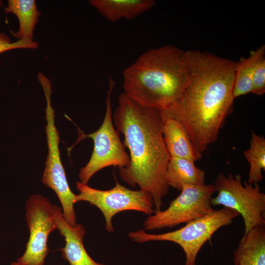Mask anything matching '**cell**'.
Here are the masks:
<instances>
[{
	"label": "cell",
	"mask_w": 265,
	"mask_h": 265,
	"mask_svg": "<svg viewBox=\"0 0 265 265\" xmlns=\"http://www.w3.org/2000/svg\"><path fill=\"white\" fill-rule=\"evenodd\" d=\"M162 119L163 139L170 157L186 159L194 162L200 159L202 154L194 148L183 124L173 118Z\"/></svg>",
	"instance_id": "obj_12"
},
{
	"label": "cell",
	"mask_w": 265,
	"mask_h": 265,
	"mask_svg": "<svg viewBox=\"0 0 265 265\" xmlns=\"http://www.w3.org/2000/svg\"><path fill=\"white\" fill-rule=\"evenodd\" d=\"M53 214L57 229L64 237L65 245L60 249L64 260L70 265H105L95 262L87 253L83 244L85 230L82 224L69 225L64 218L61 208L55 205Z\"/></svg>",
	"instance_id": "obj_11"
},
{
	"label": "cell",
	"mask_w": 265,
	"mask_h": 265,
	"mask_svg": "<svg viewBox=\"0 0 265 265\" xmlns=\"http://www.w3.org/2000/svg\"><path fill=\"white\" fill-rule=\"evenodd\" d=\"M89 4L107 20L115 22L133 19L155 5L153 0H90Z\"/></svg>",
	"instance_id": "obj_13"
},
{
	"label": "cell",
	"mask_w": 265,
	"mask_h": 265,
	"mask_svg": "<svg viewBox=\"0 0 265 265\" xmlns=\"http://www.w3.org/2000/svg\"><path fill=\"white\" fill-rule=\"evenodd\" d=\"M113 118L130 153L129 164L118 168L120 178L130 186L138 185L149 192L156 211H160L169 188L165 174L170 158L163 136L161 110L141 105L123 92Z\"/></svg>",
	"instance_id": "obj_2"
},
{
	"label": "cell",
	"mask_w": 265,
	"mask_h": 265,
	"mask_svg": "<svg viewBox=\"0 0 265 265\" xmlns=\"http://www.w3.org/2000/svg\"><path fill=\"white\" fill-rule=\"evenodd\" d=\"M165 180L169 187L181 191L186 186L205 184V173L196 167L192 160L170 157L166 168Z\"/></svg>",
	"instance_id": "obj_15"
},
{
	"label": "cell",
	"mask_w": 265,
	"mask_h": 265,
	"mask_svg": "<svg viewBox=\"0 0 265 265\" xmlns=\"http://www.w3.org/2000/svg\"><path fill=\"white\" fill-rule=\"evenodd\" d=\"M10 265H20L16 261L12 262Z\"/></svg>",
	"instance_id": "obj_21"
},
{
	"label": "cell",
	"mask_w": 265,
	"mask_h": 265,
	"mask_svg": "<svg viewBox=\"0 0 265 265\" xmlns=\"http://www.w3.org/2000/svg\"><path fill=\"white\" fill-rule=\"evenodd\" d=\"M252 80L251 62L249 57H241L236 62L233 97L235 99L252 93Z\"/></svg>",
	"instance_id": "obj_18"
},
{
	"label": "cell",
	"mask_w": 265,
	"mask_h": 265,
	"mask_svg": "<svg viewBox=\"0 0 265 265\" xmlns=\"http://www.w3.org/2000/svg\"><path fill=\"white\" fill-rule=\"evenodd\" d=\"M2 5V1L0 0V8Z\"/></svg>",
	"instance_id": "obj_22"
},
{
	"label": "cell",
	"mask_w": 265,
	"mask_h": 265,
	"mask_svg": "<svg viewBox=\"0 0 265 265\" xmlns=\"http://www.w3.org/2000/svg\"><path fill=\"white\" fill-rule=\"evenodd\" d=\"M235 265H265V225L244 233L234 254Z\"/></svg>",
	"instance_id": "obj_14"
},
{
	"label": "cell",
	"mask_w": 265,
	"mask_h": 265,
	"mask_svg": "<svg viewBox=\"0 0 265 265\" xmlns=\"http://www.w3.org/2000/svg\"><path fill=\"white\" fill-rule=\"evenodd\" d=\"M213 185L217 194L211 199L212 206L221 205L238 212L242 217L244 233L265 225V194L258 184L242 183L239 174L220 173Z\"/></svg>",
	"instance_id": "obj_5"
},
{
	"label": "cell",
	"mask_w": 265,
	"mask_h": 265,
	"mask_svg": "<svg viewBox=\"0 0 265 265\" xmlns=\"http://www.w3.org/2000/svg\"><path fill=\"white\" fill-rule=\"evenodd\" d=\"M214 192L213 184L184 186L166 209L154 211L145 219L143 230L172 228L211 213L214 211L211 199Z\"/></svg>",
	"instance_id": "obj_9"
},
{
	"label": "cell",
	"mask_w": 265,
	"mask_h": 265,
	"mask_svg": "<svg viewBox=\"0 0 265 265\" xmlns=\"http://www.w3.org/2000/svg\"><path fill=\"white\" fill-rule=\"evenodd\" d=\"M37 78L42 86L46 100L45 118L47 124L45 129L48 153L42 181L56 193L61 203L63 214L66 216H70L75 212L74 206L75 194L69 187L61 160L59 132L55 125V111L52 106L51 101L52 83L42 73L38 74Z\"/></svg>",
	"instance_id": "obj_6"
},
{
	"label": "cell",
	"mask_w": 265,
	"mask_h": 265,
	"mask_svg": "<svg viewBox=\"0 0 265 265\" xmlns=\"http://www.w3.org/2000/svg\"><path fill=\"white\" fill-rule=\"evenodd\" d=\"M250 165L248 181L250 184L261 182L265 170V138L252 131L249 149L243 152Z\"/></svg>",
	"instance_id": "obj_17"
},
{
	"label": "cell",
	"mask_w": 265,
	"mask_h": 265,
	"mask_svg": "<svg viewBox=\"0 0 265 265\" xmlns=\"http://www.w3.org/2000/svg\"><path fill=\"white\" fill-rule=\"evenodd\" d=\"M76 187L80 193L75 194V203L85 201L97 207L104 216L105 229L110 233L114 232L112 219L119 212L132 210L148 215L154 212V201L149 192L130 189L117 181L113 188L106 190L92 188L80 182H77Z\"/></svg>",
	"instance_id": "obj_8"
},
{
	"label": "cell",
	"mask_w": 265,
	"mask_h": 265,
	"mask_svg": "<svg viewBox=\"0 0 265 265\" xmlns=\"http://www.w3.org/2000/svg\"><path fill=\"white\" fill-rule=\"evenodd\" d=\"M106 100V109L103 122L95 132L81 137L91 138L94 148L87 164L81 168L78 175L80 182L87 184L91 178L99 170L109 166L118 168L127 167L130 163V157L120 140L119 132L113 124L111 94L115 81L111 78Z\"/></svg>",
	"instance_id": "obj_7"
},
{
	"label": "cell",
	"mask_w": 265,
	"mask_h": 265,
	"mask_svg": "<svg viewBox=\"0 0 265 265\" xmlns=\"http://www.w3.org/2000/svg\"><path fill=\"white\" fill-rule=\"evenodd\" d=\"M186 75L185 51L169 45L150 49L123 71L124 93L163 110L179 96Z\"/></svg>",
	"instance_id": "obj_3"
},
{
	"label": "cell",
	"mask_w": 265,
	"mask_h": 265,
	"mask_svg": "<svg viewBox=\"0 0 265 265\" xmlns=\"http://www.w3.org/2000/svg\"><path fill=\"white\" fill-rule=\"evenodd\" d=\"M26 212L29 236L25 252L16 262L20 265H44L49 252L48 237L57 229L53 205L41 195H31L26 203Z\"/></svg>",
	"instance_id": "obj_10"
},
{
	"label": "cell",
	"mask_w": 265,
	"mask_h": 265,
	"mask_svg": "<svg viewBox=\"0 0 265 265\" xmlns=\"http://www.w3.org/2000/svg\"><path fill=\"white\" fill-rule=\"evenodd\" d=\"M186 79L176 101L161 110L184 126L200 154L215 142L231 112L236 62L212 53L185 51Z\"/></svg>",
	"instance_id": "obj_1"
},
{
	"label": "cell",
	"mask_w": 265,
	"mask_h": 265,
	"mask_svg": "<svg viewBox=\"0 0 265 265\" xmlns=\"http://www.w3.org/2000/svg\"><path fill=\"white\" fill-rule=\"evenodd\" d=\"M4 12L15 15L19 20V30L13 34L18 40H33L35 27L41 14L34 0H9Z\"/></svg>",
	"instance_id": "obj_16"
},
{
	"label": "cell",
	"mask_w": 265,
	"mask_h": 265,
	"mask_svg": "<svg viewBox=\"0 0 265 265\" xmlns=\"http://www.w3.org/2000/svg\"><path fill=\"white\" fill-rule=\"evenodd\" d=\"M236 211L225 207L186 223L174 231L152 234L143 229L129 233L133 241L143 243L150 241H168L179 245L186 255L185 265H196L197 255L203 245L221 227L230 225L239 215Z\"/></svg>",
	"instance_id": "obj_4"
},
{
	"label": "cell",
	"mask_w": 265,
	"mask_h": 265,
	"mask_svg": "<svg viewBox=\"0 0 265 265\" xmlns=\"http://www.w3.org/2000/svg\"><path fill=\"white\" fill-rule=\"evenodd\" d=\"M249 57L251 62L252 93L262 96L265 92V46L251 51Z\"/></svg>",
	"instance_id": "obj_19"
},
{
	"label": "cell",
	"mask_w": 265,
	"mask_h": 265,
	"mask_svg": "<svg viewBox=\"0 0 265 265\" xmlns=\"http://www.w3.org/2000/svg\"><path fill=\"white\" fill-rule=\"evenodd\" d=\"M38 47L37 42L33 40H20L12 42L7 35L0 33V53L12 49L21 48L35 49Z\"/></svg>",
	"instance_id": "obj_20"
}]
</instances>
